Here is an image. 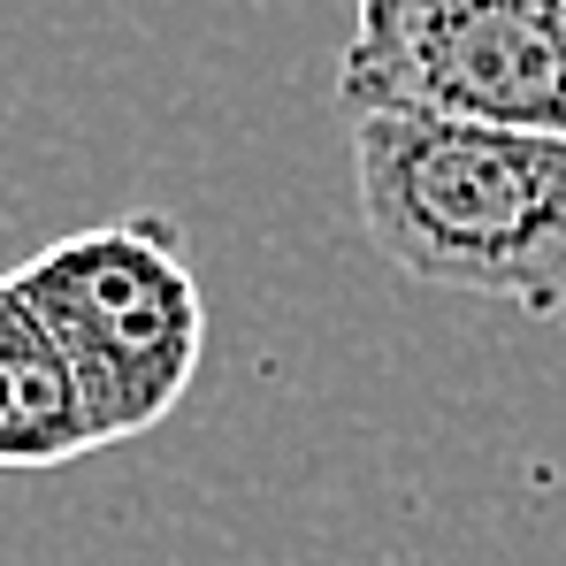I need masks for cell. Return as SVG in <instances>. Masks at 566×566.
<instances>
[{
    "instance_id": "cell-1",
    "label": "cell",
    "mask_w": 566,
    "mask_h": 566,
    "mask_svg": "<svg viewBox=\"0 0 566 566\" xmlns=\"http://www.w3.org/2000/svg\"><path fill=\"white\" fill-rule=\"evenodd\" d=\"M353 191L398 276L566 322V138L353 115Z\"/></svg>"
},
{
    "instance_id": "cell-2",
    "label": "cell",
    "mask_w": 566,
    "mask_h": 566,
    "mask_svg": "<svg viewBox=\"0 0 566 566\" xmlns=\"http://www.w3.org/2000/svg\"><path fill=\"white\" fill-rule=\"evenodd\" d=\"M8 276L39 306L85 390L93 444L154 437L185 406L207 360V291L169 214L70 230Z\"/></svg>"
},
{
    "instance_id": "cell-3",
    "label": "cell",
    "mask_w": 566,
    "mask_h": 566,
    "mask_svg": "<svg viewBox=\"0 0 566 566\" xmlns=\"http://www.w3.org/2000/svg\"><path fill=\"white\" fill-rule=\"evenodd\" d=\"M337 99L566 138V0H353Z\"/></svg>"
},
{
    "instance_id": "cell-4",
    "label": "cell",
    "mask_w": 566,
    "mask_h": 566,
    "mask_svg": "<svg viewBox=\"0 0 566 566\" xmlns=\"http://www.w3.org/2000/svg\"><path fill=\"white\" fill-rule=\"evenodd\" d=\"M85 452H99L85 390L39 306L15 291V276H0V474H46Z\"/></svg>"
}]
</instances>
